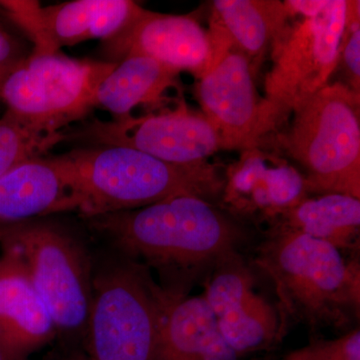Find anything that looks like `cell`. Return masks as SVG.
Returning a JSON list of instances; mask_svg holds the SVG:
<instances>
[{"instance_id":"8","label":"cell","mask_w":360,"mask_h":360,"mask_svg":"<svg viewBox=\"0 0 360 360\" xmlns=\"http://www.w3.org/2000/svg\"><path fill=\"white\" fill-rule=\"evenodd\" d=\"M116 63L33 54L8 78L1 92L7 110L54 131H65L94 110L97 87Z\"/></svg>"},{"instance_id":"5","label":"cell","mask_w":360,"mask_h":360,"mask_svg":"<svg viewBox=\"0 0 360 360\" xmlns=\"http://www.w3.org/2000/svg\"><path fill=\"white\" fill-rule=\"evenodd\" d=\"M0 248L20 258L58 335H85L94 274L82 243L58 224L33 219L0 225Z\"/></svg>"},{"instance_id":"19","label":"cell","mask_w":360,"mask_h":360,"mask_svg":"<svg viewBox=\"0 0 360 360\" xmlns=\"http://www.w3.org/2000/svg\"><path fill=\"white\" fill-rule=\"evenodd\" d=\"M212 6L213 20L224 28L233 46L250 59V65L290 26V11L278 0H215Z\"/></svg>"},{"instance_id":"23","label":"cell","mask_w":360,"mask_h":360,"mask_svg":"<svg viewBox=\"0 0 360 360\" xmlns=\"http://www.w3.org/2000/svg\"><path fill=\"white\" fill-rule=\"evenodd\" d=\"M302 360H360L359 329L335 340L321 341L300 350Z\"/></svg>"},{"instance_id":"15","label":"cell","mask_w":360,"mask_h":360,"mask_svg":"<svg viewBox=\"0 0 360 360\" xmlns=\"http://www.w3.org/2000/svg\"><path fill=\"white\" fill-rule=\"evenodd\" d=\"M78 208L77 186L63 155L32 158L0 176V225Z\"/></svg>"},{"instance_id":"12","label":"cell","mask_w":360,"mask_h":360,"mask_svg":"<svg viewBox=\"0 0 360 360\" xmlns=\"http://www.w3.org/2000/svg\"><path fill=\"white\" fill-rule=\"evenodd\" d=\"M103 51L110 63L146 56L198 79L219 63L212 34L196 18L144 8L122 32L103 42Z\"/></svg>"},{"instance_id":"21","label":"cell","mask_w":360,"mask_h":360,"mask_svg":"<svg viewBox=\"0 0 360 360\" xmlns=\"http://www.w3.org/2000/svg\"><path fill=\"white\" fill-rule=\"evenodd\" d=\"M65 141L66 130L54 131L6 110L0 117V176Z\"/></svg>"},{"instance_id":"25","label":"cell","mask_w":360,"mask_h":360,"mask_svg":"<svg viewBox=\"0 0 360 360\" xmlns=\"http://www.w3.org/2000/svg\"><path fill=\"white\" fill-rule=\"evenodd\" d=\"M290 15L302 14L304 18H314L323 11L328 0H288L284 1Z\"/></svg>"},{"instance_id":"3","label":"cell","mask_w":360,"mask_h":360,"mask_svg":"<svg viewBox=\"0 0 360 360\" xmlns=\"http://www.w3.org/2000/svg\"><path fill=\"white\" fill-rule=\"evenodd\" d=\"M257 262L276 284L283 309L310 326L343 328L359 311V264L328 243L281 226Z\"/></svg>"},{"instance_id":"4","label":"cell","mask_w":360,"mask_h":360,"mask_svg":"<svg viewBox=\"0 0 360 360\" xmlns=\"http://www.w3.org/2000/svg\"><path fill=\"white\" fill-rule=\"evenodd\" d=\"M278 142L302 165L307 193L360 200V94L335 82L293 112Z\"/></svg>"},{"instance_id":"14","label":"cell","mask_w":360,"mask_h":360,"mask_svg":"<svg viewBox=\"0 0 360 360\" xmlns=\"http://www.w3.org/2000/svg\"><path fill=\"white\" fill-rule=\"evenodd\" d=\"M222 191L231 212L258 220L283 219L307 194L304 176L296 168L258 148L243 151Z\"/></svg>"},{"instance_id":"2","label":"cell","mask_w":360,"mask_h":360,"mask_svg":"<svg viewBox=\"0 0 360 360\" xmlns=\"http://www.w3.org/2000/svg\"><path fill=\"white\" fill-rule=\"evenodd\" d=\"M86 219L129 212L172 196L210 198L225 182L213 165H170L124 146H87L63 155Z\"/></svg>"},{"instance_id":"18","label":"cell","mask_w":360,"mask_h":360,"mask_svg":"<svg viewBox=\"0 0 360 360\" xmlns=\"http://www.w3.org/2000/svg\"><path fill=\"white\" fill-rule=\"evenodd\" d=\"M180 73L155 59L130 56L115 68L97 87L94 108L110 112L112 118L131 115L141 105H156L167 98L168 90L179 84Z\"/></svg>"},{"instance_id":"11","label":"cell","mask_w":360,"mask_h":360,"mask_svg":"<svg viewBox=\"0 0 360 360\" xmlns=\"http://www.w3.org/2000/svg\"><path fill=\"white\" fill-rule=\"evenodd\" d=\"M195 92L222 150L258 148L272 132L264 98L258 96L253 82L250 59L236 47L198 79Z\"/></svg>"},{"instance_id":"13","label":"cell","mask_w":360,"mask_h":360,"mask_svg":"<svg viewBox=\"0 0 360 360\" xmlns=\"http://www.w3.org/2000/svg\"><path fill=\"white\" fill-rule=\"evenodd\" d=\"M203 297L220 335L240 357L269 347L283 333L276 310L255 292L252 276L233 253L219 260Z\"/></svg>"},{"instance_id":"24","label":"cell","mask_w":360,"mask_h":360,"mask_svg":"<svg viewBox=\"0 0 360 360\" xmlns=\"http://www.w3.org/2000/svg\"><path fill=\"white\" fill-rule=\"evenodd\" d=\"M30 54L21 40L0 25V101L7 80L25 63Z\"/></svg>"},{"instance_id":"27","label":"cell","mask_w":360,"mask_h":360,"mask_svg":"<svg viewBox=\"0 0 360 360\" xmlns=\"http://www.w3.org/2000/svg\"><path fill=\"white\" fill-rule=\"evenodd\" d=\"M288 360H302V359H300V352H295V354L291 355L290 359H288Z\"/></svg>"},{"instance_id":"26","label":"cell","mask_w":360,"mask_h":360,"mask_svg":"<svg viewBox=\"0 0 360 360\" xmlns=\"http://www.w3.org/2000/svg\"><path fill=\"white\" fill-rule=\"evenodd\" d=\"M0 360H23L11 352L8 347L0 340Z\"/></svg>"},{"instance_id":"1","label":"cell","mask_w":360,"mask_h":360,"mask_svg":"<svg viewBox=\"0 0 360 360\" xmlns=\"http://www.w3.org/2000/svg\"><path fill=\"white\" fill-rule=\"evenodd\" d=\"M129 258L187 269L233 253L238 231L205 198L180 194L153 205L89 219Z\"/></svg>"},{"instance_id":"20","label":"cell","mask_w":360,"mask_h":360,"mask_svg":"<svg viewBox=\"0 0 360 360\" xmlns=\"http://www.w3.org/2000/svg\"><path fill=\"white\" fill-rule=\"evenodd\" d=\"M281 219V226L328 243L338 250L359 248V198L338 193L307 198Z\"/></svg>"},{"instance_id":"16","label":"cell","mask_w":360,"mask_h":360,"mask_svg":"<svg viewBox=\"0 0 360 360\" xmlns=\"http://www.w3.org/2000/svg\"><path fill=\"white\" fill-rule=\"evenodd\" d=\"M224 340L202 296L163 290L160 326L151 360H239Z\"/></svg>"},{"instance_id":"6","label":"cell","mask_w":360,"mask_h":360,"mask_svg":"<svg viewBox=\"0 0 360 360\" xmlns=\"http://www.w3.org/2000/svg\"><path fill=\"white\" fill-rule=\"evenodd\" d=\"M162 296V288L132 260L96 272L84 335L91 360L153 359Z\"/></svg>"},{"instance_id":"17","label":"cell","mask_w":360,"mask_h":360,"mask_svg":"<svg viewBox=\"0 0 360 360\" xmlns=\"http://www.w3.org/2000/svg\"><path fill=\"white\" fill-rule=\"evenodd\" d=\"M0 257V340L25 360L58 335L32 279L13 251Z\"/></svg>"},{"instance_id":"10","label":"cell","mask_w":360,"mask_h":360,"mask_svg":"<svg viewBox=\"0 0 360 360\" xmlns=\"http://www.w3.org/2000/svg\"><path fill=\"white\" fill-rule=\"evenodd\" d=\"M0 7L30 37L33 54H52L65 46L108 41L141 13L131 0H72L41 6L37 1L2 0Z\"/></svg>"},{"instance_id":"7","label":"cell","mask_w":360,"mask_h":360,"mask_svg":"<svg viewBox=\"0 0 360 360\" xmlns=\"http://www.w3.org/2000/svg\"><path fill=\"white\" fill-rule=\"evenodd\" d=\"M347 11L348 0H328L319 15L288 26L272 45L264 101L274 131L328 84L340 65Z\"/></svg>"},{"instance_id":"9","label":"cell","mask_w":360,"mask_h":360,"mask_svg":"<svg viewBox=\"0 0 360 360\" xmlns=\"http://www.w3.org/2000/svg\"><path fill=\"white\" fill-rule=\"evenodd\" d=\"M68 135V141L77 139L89 146H129L179 167L203 165L222 150L219 135L205 116L184 101L172 110L89 120Z\"/></svg>"},{"instance_id":"22","label":"cell","mask_w":360,"mask_h":360,"mask_svg":"<svg viewBox=\"0 0 360 360\" xmlns=\"http://www.w3.org/2000/svg\"><path fill=\"white\" fill-rule=\"evenodd\" d=\"M359 1L348 0L345 33L341 42L340 61L347 71L348 86L360 94V13Z\"/></svg>"}]
</instances>
